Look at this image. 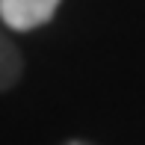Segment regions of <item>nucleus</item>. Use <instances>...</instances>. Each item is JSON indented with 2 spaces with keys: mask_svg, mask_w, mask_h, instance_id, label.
Listing matches in <instances>:
<instances>
[{
  "mask_svg": "<svg viewBox=\"0 0 145 145\" xmlns=\"http://www.w3.org/2000/svg\"><path fill=\"white\" fill-rule=\"evenodd\" d=\"M59 0H0V21L12 30H36L54 18Z\"/></svg>",
  "mask_w": 145,
  "mask_h": 145,
  "instance_id": "obj_1",
  "label": "nucleus"
},
{
  "mask_svg": "<svg viewBox=\"0 0 145 145\" xmlns=\"http://www.w3.org/2000/svg\"><path fill=\"white\" fill-rule=\"evenodd\" d=\"M21 54H18V48L12 44V39L6 36L3 30H0V89H12L18 83V77H21Z\"/></svg>",
  "mask_w": 145,
  "mask_h": 145,
  "instance_id": "obj_2",
  "label": "nucleus"
},
{
  "mask_svg": "<svg viewBox=\"0 0 145 145\" xmlns=\"http://www.w3.org/2000/svg\"><path fill=\"white\" fill-rule=\"evenodd\" d=\"M65 145H92V142H83V139H71V142H65Z\"/></svg>",
  "mask_w": 145,
  "mask_h": 145,
  "instance_id": "obj_3",
  "label": "nucleus"
}]
</instances>
